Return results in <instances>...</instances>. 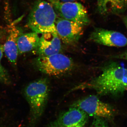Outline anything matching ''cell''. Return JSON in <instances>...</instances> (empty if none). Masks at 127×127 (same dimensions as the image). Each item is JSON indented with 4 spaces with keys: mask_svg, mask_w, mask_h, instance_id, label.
Listing matches in <instances>:
<instances>
[{
    "mask_svg": "<svg viewBox=\"0 0 127 127\" xmlns=\"http://www.w3.org/2000/svg\"><path fill=\"white\" fill-rule=\"evenodd\" d=\"M57 17L51 3L39 0L30 12L27 26L32 32L38 34L57 33L55 25Z\"/></svg>",
    "mask_w": 127,
    "mask_h": 127,
    "instance_id": "obj_3",
    "label": "cell"
},
{
    "mask_svg": "<svg viewBox=\"0 0 127 127\" xmlns=\"http://www.w3.org/2000/svg\"><path fill=\"white\" fill-rule=\"evenodd\" d=\"M63 2H68V1H75L76 0H59Z\"/></svg>",
    "mask_w": 127,
    "mask_h": 127,
    "instance_id": "obj_20",
    "label": "cell"
},
{
    "mask_svg": "<svg viewBox=\"0 0 127 127\" xmlns=\"http://www.w3.org/2000/svg\"><path fill=\"white\" fill-rule=\"evenodd\" d=\"M90 39L95 43L114 47H123L127 45V38L124 34L116 31L95 28Z\"/></svg>",
    "mask_w": 127,
    "mask_h": 127,
    "instance_id": "obj_9",
    "label": "cell"
},
{
    "mask_svg": "<svg viewBox=\"0 0 127 127\" xmlns=\"http://www.w3.org/2000/svg\"><path fill=\"white\" fill-rule=\"evenodd\" d=\"M122 20L127 30V15L124 16L122 17Z\"/></svg>",
    "mask_w": 127,
    "mask_h": 127,
    "instance_id": "obj_18",
    "label": "cell"
},
{
    "mask_svg": "<svg viewBox=\"0 0 127 127\" xmlns=\"http://www.w3.org/2000/svg\"><path fill=\"white\" fill-rule=\"evenodd\" d=\"M107 120L100 118H95L89 127H109Z\"/></svg>",
    "mask_w": 127,
    "mask_h": 127,
    "instance_id": "obj_15",
    "label": "cell"
},
{
    "mask_svg": "<svg viewBox=\"0 0 127 127\" xmlns=\"http://www.w3.org/2000/svg\"><path fill=\"white\" fill-rule=\"evenodd\" d=\"M40 38L38 34L34 32L22 33L17 40L18 54L21 55L35 50L39 45Z\"/></svg>",
    "mask_w": 127,
    "mask_h": 127,
    "instance_id": "obj_13",
    "label": "cell"
},
{
    "mask_svg": "<svg viewBox=\"0 0 127 127\" xmlns=\"http://www.w3.org/2000/svg\"><path fill=\"white\" fill-rule=\"evenodd\" d=\"M93 89L101 96H117L127 91V68L112 63L103 68L101 73L93 79L80 83L71 91Z\"/></svg>",
    "mask_w": 127,
    "mask_h": 127,
    "instance_id": "obj_1",
    "label": "cell"
},
{
    "mask_svg": "<svg viewBox=\"0 0 127 127\" xmlns=\"http://www.w3.org/2000/svg\"><path fill=\"white\" fill-rule=\"evenodd\" d=\"M49 82L41 78L31 83L24 91L26 99L30 107L28 127H35L45 111L49 96Z\"/></svg>",
    "mask_w": 127,
    "mask_h": 127,
    "instance_id": "obj_2",
    "label": "cell"
},
{
    "mask_svg": "<svg viewBox=\"0 0 127 127\" xmlns=\"http://www.w3.org/2000/svg\"><path fill=\"white\" fill-rule=\"evenodd\" d=\"M4 48L3 45L0 44V63L3 56V53H4Z\"/></svg>",
    "mask_w": 127,
    "mask_h": 127,
    "instance_id": "obj_17",
    "label": "cell"
},
{
    "mask_svg": "<svg viewBox=\"0 0 127 127\" xmlns=\"http://www.w3.org/2000/svg\"><path fill=\"white\" fill-rule=\"evenodd\" d=\"M89 118V116L84 111L77 108L70 107L51 122L48 127H85Z\"/></svg>",
    "mask_w": 127,
    "mask_h": 127,
    "instance_id": "obj_8",
    "label": "cell"
},
{
    "mask_svg": "<svg viewBox=\"0 0 127 127\" xmlns=\"http://www.w3.org/2000/svg\"><path fill=\"white\" fill-rule=\"evenodd\" d=\"M5 33L2 30H0V39H2L4 36Z\"/></svg>",
    "mask_w": 127,
    "mask_h": 127,
    "instance_id": "obj_19",
    "label": "cell"
},
{
    "mask_svg": "<svg viewBox=\"0 0 127 127\" xmlns=\"http://www.w3.org/2000/svg\"><path fill=\"white\" fill-rule=\"evenodd\" d=\"M55 25L58 36L67 45H73L76 43L83 34V26L58 16Z\"/></svg>",
    "mask_w": 127,
    "mask_h": 127,
    "instance_id": "obj_7",
    "label": "cell"
},
{
    "mask_svg": "<svg viewBox=\"0 0 127 127\" xmlns=\"http://www.w3.org/2000/svg\"><path fill=\"white\" fill-rule=\"evenodd\" d=\"M54 8L57 15L61 18L87 26L90 20L84 6L76 1L63 2L59 0H48Z\"/></svg>",
    "mask_w": 127,
    "mask_h": 127,
    "instance_id": "obj_6",
    "label": "cell"
},
{
    "mask_svg": "<svg viewBox=\"0 0 127 127\" xmlns=\"http://www.w3.org/2000/svg\"><path fill=\"white\" fill-rule=\"evenodd\" d=\"M97 8L101 15H119L127 9V0H97Z\"/></svg>",
    "mask_w": 127,
    "mask_h": 127,
    "instance_id": "obj_12",
    "label": "cell"
},
{
    "mask_svg": "<svg viewBox=\"0 0 127 127\" xmlns=\"http://www.w3.org/2000/svg\"><path fill=\"white\" fill-rule=\"evenodd\" d=\"M34 64L41 72L56 77L66 75L74 67L70 58L59 53L47 56H39L34 60Z\"/></svg>",
    "mask_w": 127,
    "mask_h": 127,
    "instance_id": "obj_4",
    "label": "cell"
},
{
    "mask_svg": "<svg viewBox=\"0 0 127 127\" xmlns=\"http://www.w3.org/2000/svg\"><path fill=\"white\" fill-rule=\"evenodd\" d=\"M0 82L3 84H9L11 83L10 79L7 71L0 63Z\"/></svg>",
    "mask_w": 127,
    "mask_h": 127,
    "instance_id": "obj_14",
    "label": "cell"
},
{
    "mask_svg": "<svg viewBox=\"0 0 127 127\" xmlns=\"http://www.w3.org/2000/svg\"><path fill=\"white\" fill-rule=\"evenodd\" d=\"M61 49V40L57 33H47L42 34L35 50L39 56H47L59 53Z\"/></svg>",
    "mask_w": 127,
    "mask_h": 127,
    "instance_id": "obj_10",
    "label": "cell"
},
{
    "mask_svg": "<svg viewBox=\"0 0 127 127\" xmlns=\"http://www.w3.org/2000/svg\"><path fill=\"white\" fill-rule=\"evenodd\" d=\"M70 107L81 109L89 116L112 120L116 116V111L112 105L103 102L96 96L91 95L77 100Z\"/></svg>",
    "mask_w": 127,
    "mask_h": 127,
    "instance_id": "obj_5",
    "label": "cell"
},
{
    "mask_svg": "<svg viewBox=\"0 0 127 127\" xmlns=\"http://www.w3.org/2000/svg\"><path fill=\"white\" fill-rule=\"evenodd\" d=\"M22 33L20 28L15 26L10 28L9 34L5 44L3 45L4 52L12 65H17L18 51L17 45V39Z\"/></svg>",
    "mask_w": 127,
    "mask_h": 127,
    "instance_id": "obj_11",
    "label": "cell"
},
{
    "mask_svg": "<svg viewBox=\"0 0 127 127\" xmlns=\"http://www.w3.org/2000/svg\"><path fill=\"white\" fill-rule=\"evenodd\" d=\"M116 57L120 58V59H124V60L127 61V50H126L124 52L122 53V54L117 56Z\"/></svg>",
    "mask_w": 127,
    "mask_h": 127,
    "instance_id": "obj_16",
    "label": "cell"
}]
</instances>
